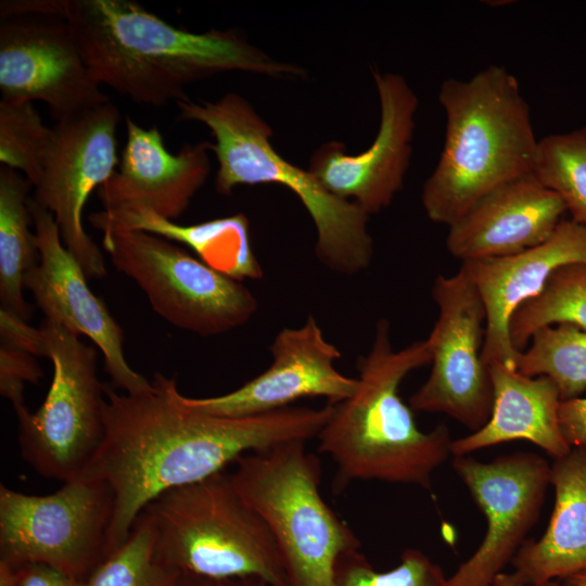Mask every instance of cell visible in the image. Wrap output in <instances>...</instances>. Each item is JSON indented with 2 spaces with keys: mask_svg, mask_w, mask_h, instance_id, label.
<instances>
[{
  "mask_svg": "<svg viewBox=\"0 0 586 586\" xmlns=\"http://www.w3.org/2000/svg\"><path fill=\"white\" fill-rule=\"evenodd\" d=\"M104 393L103 438L78 476L102 481L113 494L107 557L162 493L221 472L245 454L315 438L333 409L328 403L242 418L212 416L188 407L175 378L162 373L148 392L119 394L105 386Z\"/></svg>",
  "mask_w": 586,
  "mask_h": 586,
  "instance_id": "cell-1",
  "label": "cell"
},
{
  "mask_svg": "<svg viewBox=\"0 0 586 586\" xmlns=\"http://www.w3.org/2000/svg\"><path fill=\"white\" fill-rule=\"evenodd\" d=\"M64 18L99 85L133 102L161 106L187 99L184 88L227 72L301 76L233 29L193 33L130 0H60Z\"/></svg>",
  "mask_w": 586,
  "mask_h": 586,
  "instance_id": "cell-2",
  "label": "cell"
},
{
  "mask_svg": "<svg viewBox=\"0 0 586 586\" xmlns=\"http://www.w3.org/2000/svg\"><path fill=\"white\" fill-rule=\"evenodd\" d=\"M431 362L429 341L394 351L391 326L379 319L369 352L357 360V386L333 404L317 438L318 450L336 466L333 493L355 481H381L430 489L432 475L451 455L448 428L421 431L399 386L412 370Z\"/></svg>",
  "mask_w": 586,
  "mask_h": 586,
  "instance_id": "cell-3",
  "label": "cell"
},
{
  "mask_svg": "<svg viewBox=\"0 0 586 586\" xmlns=\"http://www.w3.org/2000/svg\"><path fill=\"white\" fill-rule=\"evenodd\" d=\"M438 102L445 140L421 202L431 221L448 227L489 191L532 174L538 139L519 81L504 66L444 80Z\"/></svg>",
  "mask_w": 586,
  "mask_h": 586,
  "instance_id": "cell-4",
  "label": "cell"
},
{
  "mask_svg": "<svg viewBox=\"0 0 586 586\" xmlns=\"http://www.w3.org/2000/svg\"><path fill=\"white\" fill-rule=\"evenodd\" d=\"M179 118L207 126L218 170L216 191L230 196L239 186L278 183L293 192L317 232L316 256L328 269L356 275L371 264L373 241L369 215L356 203L330 193L307 169L283 158L270 143L272 130L242 95L229 92L217 101L176 102Z\"/></svg>",
  "mask_w": 586,
  "mask_h": 586,
  "instance_id": "cell-5",
  "label": "cell"
},
{
  "mask_svg": "<svg viewBox=\"0 0 586 586\" xmlns=\"http://www.w3.org/2000/svg\"><path fill=\"white\" fill-rule=\"evenodd\" d=\"M141 513L153 526L154 559L164 568L288 586L272 535L224 471L162 493Z\"/></svg>",
  "mask_w": 586,
  "mask_h": 586,
  "instance_id": "cell-6",
  "label": "cell"
},
{
  "mask_svg": "<svg viewBox=\"0 0 586 586\" xmlns=\"http://www.w3.org/2000/svg\"><path fill=\"white\" fill-rule=\"evenodd\" d=\"M305 445L292 441L245 454L230 475L272 535L288 586H334L339 558L361 544L323 499L320 462Z\"/></svg>",
  "mask_w": 586,
  "mask_h": 586,
  "instance_id": "cell-7",
  "label": "cell"
},
{
  "mask_svg": "<svg viewBox=\"0 0 586 586\" xmlns=\"http://www.w3.org/2000/svg\"><path fill=\"white\" fill-rule=\"evenodd\" d=\"M44 357L53 366L40 408L16 412L22 459L38 474L63 483L76 479L99 448L105 386L97 374V351L80 335L43 319Z\"/></svg>",
  "mask_w": 586,
  "mask_h": 586,
  "instance_id": "cell-8",
  "label": "cell"
},
{
  "mask_svg": "<svg viewBox=\"0 0 586 586\" xmlns=\"http://www.w3.org/2000/svg\"><path fill=\"white\" fill-rule=\"evenodd\" d=\"M112 264L131 278L153 310L176 328L200 336L227 333L247 323L258 301L230 278L169 240L144 231H103Z\"/></svg>",
  "mask_w": 586,
  "mask_h": 586,
  "instance_id": "cell-9",
  "label": "cell"
},
{
  "mask_svg": "<svg viewBox=\"0 0 586 586\" xmlns=\"http://www.w3.org/2000/svg\"><path fill=\"white\" fill-rule=\"evenodd\" d=\"M113 494L102 481L76 477L54 493L0 486V562L44 563L87 582L106 559Z\"/></svg>",
  "mask_w": 586,
  "mask_h": 586,
  "instance_id": "cell-10",
  "label": "cell"
},
{
  "mask_svg": "<svg viewBox=\"0 0 586 586\" xmlns=\"http://www.w3.org/2000/svg\"><path fill=\"white\" fill-rule=\"evenodd\" d=\"M119 110L111 101L56 120L31 198L53 215L63 244L87 279L106 275L103 254L85 231L82 214L91 192L106 182L119 164Z\"/></svg>",
  "mask_w": 586,
  "mask_h": 586,
  "instance_id": "cell-11",
  "label": "cell"
},
{
  "mask_svg": "<svg viewBox=\"0 0 586 586\" xmlns=\"http://www.w3.org/2000/svg\"><path fill=\"white\" fill-rule=\"evenodd\" d=\"M431 292L437 306L426 337L432 369L409 405L416 411L447 415L473 432L487 422L493 408L491 375L482 359L485 307L462 269L437 276Z\"/></svg>",
  "mask_w": 586,
  "mask_h": 586,
  "instance_id": "cell-12",
  "label": "cell"
},
{
  "mask_svg": "<svg viewBox=\"0 0 586 586\" xmlns=\"http://www.w3.org/2000/svg\"><path fill=\"white\" fill-rule=\"evenodd\" d=\"M451 464L484 514L486 532L447 586H489L538 521L550 485V464L535 453L509 454L488 462L455 456Z\"/></svg>",
  "mask_w": 586,
  "mask_h": 586,
  "instance_id": "cell-13",
  "label": "cell"
},
{
  "mask_svg": "<svg viewBox=\"0 0 586 586\" xmlns=\"http://www.w3.org/2000/svg\"><path fill=\"white\" fill-rule=\"evenodd\" d=\"M0 91L7 101L46 103L56 120L110 102L68 23L47 14L1 18Z\"/></svg>",
  "mask_w": 586,
  "mask_h": 586,
  "instance_id": "cell-14",
  "label": "cell"
},
{
  "mask_svg": "<svg viewBox=\"0 0 586 586\" xmlns=\"http://www.w3.org/2000/svg\"><path fill=\"white\" fill-rule=\"evenodd\" d=\"M39 262L26 272L24 288L35 297L44 319L88 336L104 357L113 383L127 394H140L152 382L133 370L124 356V332L104 303L93 294L87 277L62 242L53 215L28 199Z\"/></svg>",
  "mask_w": 586,
  "mask_h": 586,
  "instance_id": "cell-15",
  "label": "cell"
},
{
  "mask_svg": "<svg viewBox=\"0 0 586 586\" xmlns=\"http://www.w3.org/2000/svg\"><path fill=\"white\" fill-rule=\"evenodd\" d=\"M381 120L372 144L359 154L343 143L322 144L308 170L333 195L356 203L368 215L386 208L403 188L410 156L418 98L395 73H373Z\"/></svg>",
  "mask_w": 586,
  "mask_h": 586,
  "instance_id": "cell-16",
  "label": "cell"
},
{
  "mask_svg": "<svg viewBox=\"0 0 586 586\" xmlns=\"http://www.w3.org/2000/svg\"><path fill=\"white\" fill-rule=\"evenodd\" d=\"M269 351L271 365L239 388L204 398L182 395V402L212 416L242 418L284 409L308 397L337 404L356 390L357 378L346 377L335 368L341 352L324 339L313 316L301 327L280 330Z\"/></svg>",
  "mask_w": 586,
  "mask_h": 586,
  "instance_id": "cell-17",
  "label": "cell"
},
{
  "mask_svg": "<svg viewBox=\"0 0 586 586\" xmlns=\"http://www.w3.org/2000/svg\"><path fill=\"white\" fill-rule=\"evenodd\" d=\"M586 264V226L562 220L545 242L521 253L461 263L485 307L482 359L515 368L509 323L515 310L535 297L560 267Z\"/></svg>",
  "mask_w": 586,
  "mask_h": 586,
  "instance_id": "cell-18",
  "label": "cell"
},
{
  "mask_svg": "<svg viewBox=\"0 0 586 586\" xmlns=\"http://www.w3.org/2000/svg\"><path fill=\"white\" fill-rule=\"evenodd\" d=\"M564 213L560 198L527 174L489 191L448 226L446 249L461 263L514 255L549 239Z\"/></svg>",
  "mask_w": 586,
  "mask_h": 586,
  "instance_id": "cell-19",
  "label": "cell"
},
{
  "mask_svg": "<svg viewBox=\"0 0 586 586\" xmlns=\"http://www.w3.org/2000/svg\"><path fill=\"white\" fill-rule=\"evenodd\" d=\"M126 129L119 168L98 189L104 209L140 203L164 218L180 217L211 173L212 143H188L171 154L156 127L126 116Z\"/></svg>",
  "mask_w": 586,
  "mask_h": 586,
  "instance_id": "cell-20",
  "label": "cell"
},
{
  "mask_svg": "<svg viewBox=\"0 0 586 586\" xmlns=\"http://www.w3.org/2000/svg\"><path fill=\"white\" fill-rule=\"evenodd\" d=\"M493 386V408L487 422L470 434L453 440L455 456L524 440L559 458L571 447L559 422L561 397L555 383L547 377H527L515 368L495 362L488 366Z\"/></svg>",
  "mask_w": 586,
  "mask_h": 586,
  "instance_id": "cell-21",
  "label": "cell"
},
{
  "mask_svg": "<svg viewBox=\"0 0 586 586\" xmlns=\"http://www.w3.org/2000/svg\"><path fill=\"white\" fill-rule=\"evenodd\" d=\"M555 504L537 540H525L512 564L525 586L561 581L586 570V448L576 447L550 466Z\"/></svg>",
  "mask_w": 586,
  "mask_h": 586,
  "instance_id": "cell-22",
  "label": "cell"
},
{
  "mask_svg": "<svg viewBox=\"0 0 586 586\" xmlns=\"http://www.w3.org/2000/svg\"><path fill=\"white\" fill-rule=\"evenodd\" d=\"M90 224L101 232L111 229L144 231L176 241L213 269L235 280L260 279L262 266L253 252L250 224L237 213L194 225H179L140 203L93 212Z\"/></svg>",
  "mask_w": 586,
  "mask_h": 586,
  "instance_id": "cell-23",
  "label": "cell"
},
{
  "mask_svg": "<svg viewBox=\"0 0 586 586\" xmlns=\"http://www.w3.org/2000/svg\"><path fill=\"white\" fill-rule=\"evenodd\" d=\"M31 183L17 170L0 168V303L1 309L28 320L24 277L39 262L28 207Z\"/></svg>",
  "mask_w": 586,
  "mask_h": 586,
  "instance_id": "cell-24",
  "label": "cell"
},
{
  "mask_svg": "<svg viewBox=\"0 0 586 586\" xmlns=\"http://www.w3.org/2000/svg\"><path fill=\"white\" fill-rule=\"evenodd\" d=\"M530 346L518 353L515 369L527 377H547L561 400L586 391V330L573 324L546 326L533 333Z\"/></svg>",
  "mask_w": 586,
  "mask_h": 586,
  "instance_id": "cell-25",
  "label": "cell"
},
{
  "mask_svg": "<svg viewBox=\"0 0 586 586\" xmlns=\"http://www.w3.org/2000/svg\"><path fill=\"white\" fill-rule=\"evenodd\" d=\"M560 323L586 330V264L560 267L538 295L515 310L509 323L512 345L521 352L535 331Z\"/></svg>",
  "mask_w": 586,
  "mask_h": 586,
  "instance_id": "cell-26",
  "label": "cell"
},
{
  "mask_svg": "<svg viewBox=\"0 0 586 586\" xmlns=\"http://www.w3.org/2000/svg\"><path fill=\"white\" fill-rule=\"evenodd\" d=\"M533 175L586 226V127L539 139Z\"/></svg>",
  "mask_w": 586,
  "mask_h": 586,
  "instance_id": "cell-27",
  "label": "cell"
},
{
  "mask_svg": "<svg viewBox=\"0 0 586 586\" xmlns=\"http://www.w3.org/2000/svg\"><path fill=\"white\" fill-rule=\"evenodd\" d=\"M179 573L154 559V531L140 514L123 545L92 573L87 586H175Z\"/></svg>",
  "mask_w": 586,
  "mask_h": 586,
  "instance_id": "cell-28",
  "label": "cell"
},
{
  "mask_svg": "<svg viewBox=\"0 0 586 586\" xmlns=\"http://www.w3.org/2000/svg\"><path fill=\"white\" fill-rule=\"evenodd\" d=\"M53 136L33 102L0 100V162L36 186Z\"/></svg>",
  "mask_w": 586,
  "mask_h": 586,
  "instance_id": "cell-29",
  "label": "cell"
},
{
  "mask_svg": "<svg viewBox=\"0 0 586 586\" xmlns=\"http://www.w3.org/2000/svg\"><path fill=\"white\" fill-rule=\"evenodd\" d=\"M447 579L438 564L415 548L385 572L375 571L360 549L352 550L339 558L334 571V586H447Z\"/></svg>",
  "mask_w": 586,
  "mask_h": 586,
  "instance_id": "cell-30",
  "label": "cell"
},
{
  "mask_svg": "<svg viewBox=\"0 0 586 586\" xmlns=\"http://www.w3.org/2000/svg\"><path fill=\"white\" fill-rule=\"evenodd\" d=\"M43 371L34 355L0 345V393L9 399L15 413L26 409L24 386L37 384Z\"/></svg>",
  "mask_w": 586,
  "mask_h": 586,
  "instance_id": "cell-31",
  "label": "cell"
},
{
  "mask_svg": "<svg viewBox=\"0 0 586 586\" xmlns=\"http://www.w3.org/2000/svg\"><path fill=\"white\" fill-rule=\"evenodd\" d=\"M0 345L44 357V343L40 328L27 324L26 320L0 310Z\"/></svg>",
  "mask_w": 586,
  "mask_h": 586,
  "instance_id": "cell-32",
  "label": "cell"
},
{
  "mask_svg": "<svg viewBox=\"0 0 586 586\" xmlns=\"http://www.w3.org/2000/svg\"><path fill=\"white\" fill-rule=\"evenodd\" d=\"M559 422L571 448H586V398L562 400L559 407Z\"/></svg>",
  "mask_w": 586,
  "mask_h": 586,
  "instance_id": "cell-33",
  "label": "cell"
},
{
  "mask_svg": "<svg viewBox=\"0 0 586 586\" xmlns=\"http://www.w3.org/2000/svg\"><path fill=\"white\" fill-rule=\"evenodd\" d=\"M15 586H87V582L44 563H26L16 569Z\"/></svg>",
  "mask_w": 586,
  "mask_h": 586,
  "instance_id": "cell-34",
  "label": "cell"
},
{
  "mask_svg": "<svg viewBox=\"0 0 586 586\" xmlns=\"http://www.w3.org/2000/svg\"><path fill=\"white\" fill-rule=\"evenodd\" d=\"M175 586H270L257 577L209 578L179 574Z\"/></svg>",
  "mask_w": 586,
  "mask_h": 586,
  "instance_id": "cell-35",
  "label": "cell"
},
{
  "mask_svg": "<svg viewBox=\"0 0 586 586\" xmlns=\"http://www.w3.org/2000/svg\"><path fill=\"white\" fill-rule=\"evenodd\" d=\"M489 586H525L520 576L512 573L498 574Z\"/></svg>",
  "mask_w": 586,
  "mask_h": 586,
  "instance_id": "cell-36",
  "label": "cell"
},
{
  "mask_svg": "<svg viewBox=\"0 0 586 586\" xmlns=\"http://www.w3.org/2000/svg\"><path fill=\"white\" fill-rule=\"evenodd\" d=\"M559 582L561 586H586V570L565 577Z\"/></svg>",
  "mask_w": 586,
  "mask_h": 586,
  "instance_id": "cell-37",
  "label": "cell"
},
{
  "mask_svg": "<svg viewBox=\"0 0 586 586\" xmlns=\"http://www.w3.org/2000/svg\"><path fill=\"white\" fill-rule=\"evenodd\" d=\"M530 586H561L559 581H551L538 585H530Z\"/></svg>",
  "mask_w": 586,
  "mask_h": 586,
  "instance_id": "cell-38",
  "label": "cell"
}]
</instances>
